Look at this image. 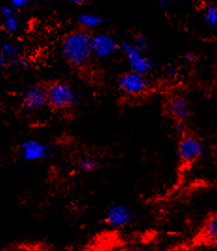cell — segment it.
<instances>
[{
	"instance_id": "6da1fadb",
	"label": "cell",
	"mask_w": 217,
	"mask_h": 251,
	"mask_svg": "<svg viewBox=\"0 0 217 251\" xmlns=\"http://www.w3.org/2000/svg\"><path fill=\"white\" fill-rule=\"evenodd\" d=\"M92 35L84 30H76L66 35L62 45L65 59L74 67L82 68L88 64L93 56Z\"/></svg>"
},
{
	"instance_id": "7a4b0ae2",
	"label": "cell",
	"mask_w": 217,
	"mask_h": 251,
	"mask_svg": "<svg viewBox=\"0 0 217 251\" xmlns=\"http://www.w3.org/2000/svg\"><path fill=\"white\" fill-rule=\"evenodd\" d=\"M204 153V144L198 137L183 132L178 141L177 153L181 167L189 168L196 162Z\"/></svg>"
},
{
	"instance_id": "3957f363",
	"label": "cell",
	"mask_w": 217,
	"mask_h": 251,
	"mask_svg": "<svg viewBox=\"0 0 217 251\" xmlns=\"http://www.w3.org/2000/svg\"><path fill=\"white\" fill-rule=\"evenodd\" d=\"M47 104L55 110H64L72 107L78 100V96L69 84L56 82L46 87Z\"/></svg>"
},
{
	"instance_id": "277c9868",
	"label": "cell",
	"mask_w": 217,
	"mask_h": 251,
	"mask_svg": "<svg viewBox=\"0 0 217 251\" xmlns=\"http://www.w3.org/2000/svg\"><path fill=\"white\" fill-rule=\"evenodd\" d=\"M120 50L125 56L130 71L148 76L153 70L154 65L145 51L138 49L133 43L120 44Z\"/></svg>"
},
{
	"instance_id": "5b68a950",
	"label": "cell",
	"mask_w": 217,
	"mask_h": 251,
	"mask_svg": "<svg viewBox=\"0 0 217 251\" xmlns=\"http://www.w3.org/2000/svg\"><path fill=\"white\" fill-rule=\"evenodd\" d=\"M118 85L123 93L137 97L145 95L150 91L151 82L148 76L130 71L120 77Z\"/></svg>"
},
{
	"instance_id": "8992f818",
	"label": "cell",
	"mask_w": 217,
	"mask_h": 251,
	"mask_svg": "<svg viewBox=\"0 0 217 251\" xmlns=\"http://www.w3.org/2000/svg\"><path fill=\"white\" fill-rule=\"evenodd\" d=\"M217 212H213L206 218L203 226L198 230L197 234L187 244V247L188 250H191L192 247L217 246Z\"/></svg>"
},
{
	"instance_id": "52a82bcc",
	"label": "cell",
	"mask_w": 217,
	"mask_h": 251,
	"mask_svg": "<svg viewBox=\"0 0 217 251\" xmlns=\"http://www.w3.org/2000/svg\"><path fill=\"white\" fill-rule=\"evenodd\" d=\"M93 55L98 58H108L120 50V44L109 33H97L91 38Z\"/></svg>"
},
{
	"instance_id": "ba28073f",
	"label": "cell",
	"mask_w": 217,
	"mask_h": 251,
	"mask_svg": "<svg viewBox=\"0 0 217 251\" xmlns=\"http://www.w3.org/2000/svg\"><path fill=\"white\" fill-rule=\"evenodd\" d=\"M136 217L132 209L125 205H112L106 213L104 220L112 227H123L130 226L135 221Z\"/></svg>"
},
{
	"instance_id": "9c48e42d",
	"label": "cell",
	"mask_w": 217,
	"mask_h": 251,
	"mask_svg": "<svg viewBox=\"0 0 217 251\" xmlns=\"http://www.w3.org/2000/svg\"><path fill=\"white\" fill-rule=\"evenodd\" d=\"M166 110L168 115L176 121V124H183L187 119H189L192 113L189 100L178 94L168 99Z\"/></svg>"
},
{
	"instance_id": "30bf717a",
	"label": "cell",
	"mask_w": 217,
	"mask_h": 251,
	"mask_svg": "<svg viewBox=\"0 0 217 251\" xmlns=\"http://www.w3.org/2000/svg\"><path fill=\"white\" fill-rule=\"evenodd\" d=\"M52 153L49 145L35 140H28L21 144V154L28 161H38L48 157Z\"/></svg>"
},
{
	"instance_id": "8fae6325",
	"label": "cell",
	"mask_w": 217,
	"mask_h": 251,
	"mask_svg": "<svg viewBox=\"0 0 217 251\" xmlns=\"http://www.w3.org/2000/svg\"><path fill=\"white\" fill-rule=\"evenodd\" d=\"M46 104V87H43L39 84L30 86L23 97V107L27 111L40 110Z\"/></svg>"
},
{
	"instance_id": "7c38bea8",
	"label": "cell",
	"mask_w": 217,
	"mask_h": 251,
	"mask_svg": "<svg viewBox=\"0 0 217 251\" xmlns=\"http://www.w3.org/2000/svg\"><path fill=\"white\" fill-rule=\"evenodd\" d=\"M78 22L84 28L93 29L103 24V18L95 14H82L78 17Z\"/></svg>"
},
{
	"instance_id": "4fadbf2b",
	"label": "cell",
	"mask_w": 217,
	"mask_h": 251,
	"mask_svg": "<svg viewBox=\"0 0 217 251\" xmlns=\"http://www.w3.org/2000/svg\"><path fill=\"white\" fill-rule=\"evenodd\" d=\"M2 19H3V22H2L3 28L7 33L14 34L20 30L21 22L15 13L7 16V17H4Z\"/></svg>"
},
{
	"instance_id": "5bb4252c",
	"label": "cell",
	"mask_w": 217,
	"mask_h": 251,
	"mask_svg": "<svg viewBox=\"0 0 217 251\" xmlns=\"http://www.w3.org/2000/svg\"><path fill=\"white\" fill-rule=\"evenodd\" d=\"M78 167L80 168V170H82V172L93 173L99 169L100 163L96 158L93 156L84 155L79 159Z\"/></svg>"
},
{
	"instance_id": "9a60e30c",
	"label": "cell",
	"mask_w": 217,
	"mask_h": 251,
	"mask_svg": "<svg viewBox=\"0 0 217 251\" xmlns=\"http://www.w3.org/2000/svg\"><path fill=\"white\" fill-rule=\"evenodd\" d=\"M204 22L210 27H215L217 24V8L215 4H209L204 8Z\"/></svg>"
},
{
	"instance_id": "2e32d148",
	"label": "cell",
	"mask_w": 217,
	"mask_h": 251,
	"mask_svg": "<svg viewBox=\"0 0 217 251\" xmlns=\"http://www.w3.org/2000/svg\"><path fill=\"white\" fill-rule=\"evenodd\" d=\"M1 53L9 60H16L20 53V49L13 43H4L0 50Z\"/></svg>"
},
{
	"instance_id": "e0dca14e",
	"label": "cell",
	"mask_w": 217,
	"mask_h": 251,
	"mask_svg": "<svg viewBox=\"0 0 217 251\" xmlns=\"http://www.w3.org/2000/svg\"><path fill=\"white\" fill-rule=\"evenodd\" d=\"M133 44L135 45L138 49H140L141 50L146 51V50L149 47V40H148V37L146 35L139 34V35L136 36Z\"/></svg>"
},
{
	"instance_id": "ac0fdd59",
	"label": "cell",
	"mask_w": 217,
	"mask_h": 251,
	"mask_svg": "<svg viewBox=\"0 0 217 251\" xmlns=\"http://www.w3.org/2000/svg\"><path fill=\"white\" fill-rule=\"evenodd\" d=\"M30 3V0H11V5L14 10H20L26 8Z\"/></svg>"
},
{
	"instance_id": "d6986e66",
	"label": "cell",
	"mask_w": 217,
	"mask_h": 251,
	"mask_svg": "<svg viewBox=\"0 0 217 251\" xmlns=\"http://www.w3.org/2000/svg\"><path fill=\"white\" fill-rule=\"evenodd\" d=\"M7 63H8V60L6 59V57L3 55L1 53V51H0V70H2L7 65Z\"/></svg>"
},
{
	"instance_id": "ffe728a7",
	"label": "cell",
	"mask_w": 217,
	"mask_h": 251,
	"mask_svg": "<svg viewBox=\"0 0 217 251\" xmlns=\"http://www.w3.org/2000/svg\"><path fill=\"white\" fill-rule=\"evenodd\" d=\"M185 58L187 59V61H189V62H193V61H195V53H194V52H188V53H186Z\"/></svg>"
},
{
	"instance_id": "44dd1931",
	"label": "cell",
	"mask_w": 217,
	"mask_h": 251,
	"mask_svg": "<svg viewBox=\"0 0 217 251\" xmlns=\"http://www.w3.org/2000/svg\"><path fill=\"white\" fill-rule=\"evenodd\" d=\"M159 5L161 8H165L168 5V1L167 0H159Z\"/></svg>"
},
{
	"instance_id": "7402d4cb",
	"label": "cell",
	"mask_w": 217,
	"mask_h": 251,
	"mask_svg": "<svg viewBox=\"0 0 217 251\" xmlns=\"http://www.w3.org/2000/svg\"><path fill=\"white\" fill-rule=\"evenodd\" d=\"M69 1L74 4H84V3H87L89 0H69Z\"/></svg>"
},
{
	"instance_id": "603a6c76",
	"label": "cell",
	"mask_w": 217,
	"mask_h": 251,
	"mask_svg": "<svg viewBox=\"0 0 217 251\" xmlns=\"http://www.w3.org/2000/svg\"><path fill=\"white\" fill-rule=\"evenodd\" d=\"M168 1V3H174V4H177V3H179L181 0H167Z\"/></svg>"
},
{
	"instance_id": "cb8c5ba5",
	"label": "cell",
	"mask_w": 217,
	"mask_h": 251,
	"mask_svg": "<svg viewBox=\"0 0 217 251\" xmlns=\"http://www.w3.org/2000/svg\"><path fill=\"white\" fill-rule=\"evenodd\" d=\"M100 251L99 250H95V248H93L92 251Z\"/></svg>"
},
{
	"instance_id": "d4e9b609",
	"label": "cell",
	"mask_w": 217,
	"mask_h": 251,
	"mask_svg": "<svg viewBox=\"0 0 217 251\" xmlns=\"http://www.w3.org/2000/svg\"><path fill=\"white\" fill-rule=\"evenodd\" d=\"M23 251V250H16V251Z\"/></svg>"
},
{
	"instance_id": "484cf974",
	"label": "cell",
	"mask_w": 217,
	"mask_h": 251,
	"mask_svg": "<svg viewBox=\"0 0 217 251\" xmlns=\"http://www.w3.org/2000/svg\"><path fill=\"white\" fill-rule=\"evenodd\" d=\"M31 1H34V0H30V2H31Z\"/></svg>"
}]
</instances>
